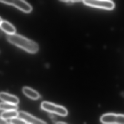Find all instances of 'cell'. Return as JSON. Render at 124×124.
<instances>
[{"label":"cell","instance_id":"10","mask_svg":"<svg viewBox=\"0 0 124 124\" xmlns=\"http://www.w3.org/2000/svg\"><path fill=\"white\" fill-rule=\"evenodd\" d=\"M18 112L17 110L5 111L1 114V118L5 119H11L18 117Z\"/></svg>","mask_w":124,"mask_h":124},{"label":"cell","instance_id":"7","mask_svg":"<svg viewBox=\"0 0 124 124\" xmlns=\"http://www.w3.org/2000/svg\"><path fill=\"white\" fill-rule=\"evenodd\" d=\"M0 98L4 102L8 103L17 105L19 102V100L17 97L3 92L0 93Z\"/></svg>","mask_w":124,"mask_h":124},{"label":"cell","instance_id":"12","mask_svg":"<svg viewBox=\"0 0 124 124\" xmlns=\"http://www.w3.org/2000/svg\"><path fill=\"white\" fill-rule=\"evenodd\" d=\"M10 123L12 124H28L25 120L18 117L11 119Z\"/></svg>","mask_w":124,"mask_h":124},{"label":"cell","instance_id":"15","mask_svg":"<svg viewBox=\"0 0 124 124\" xmlns=\"http://www.w3.org/2000/svg\"><path fill=\"white\" fill-rule=\"evenodd\" d=\"M72 2H77V1H83V0H70Z\"/></svg>","mask_w":124,"mask_h":124},{"label":"cell","instance_id":"4","mask_svg":"<svg viewBox=\"0 0 124 124\" xmlns=\"http://www.w3.org/2000/svg\"><path fill=\"white\" fill-rule=\"evenodd\" d=\"M1 3L12 5L23 12L29 13L33 9L30 4L24 0H0Z\"/></svg>","mask_w":124,"mask_h":124},{"label":"cell","instance_id":"5","mask_svg":"<svg viewBox=\"0 0 124 124\" xmlns=\"http://www.w3.org/2000/svg\"><path fill=\"white\" fill-rule=\"evenodd\" d=\"M100 121L104 124H124V115L106 114L102 116Z\"/></svg>","mask_w":124,"mask_h":124},{"label":"cell","instance_id":"6","mask_svg":"<svg viewBox=\"0 0 124 124\" xmlns=\"http://www.w3.org/2000/svg\"><path fill=\"white\" fill-rule=\"evenodd\" d=\"M18 117L25 120L29 124H47L45 122L38 118L25 111L18 112Z\"/></svg>","mask_w":124,"mask_h":124},{"label":"cell","instance_id":"17","mask_svg":"<svg viewBox=\"0 0 124 124\" xmlns=\"http://www.w3.org/2000/svg\"><path fill=\"white\" fill-rule=\"evenodd\" d=\"M7 124H11V123H10H10H8H8H7Z\"/></svg>","mask_w":124,"mask_h":124},{"label":"cell","instance_id":"14","mask_svg":"<svg viewBox=\"0 0 124 124\" xmlns=\"http://www.w3.org/2000/svg\"><path fill=\"white\" fill-rule=\"evenodd\" d=\"M56 124H66V123H65V122H62L61 121H59L58 122L56 123Z\"/></svg>","mask_w":124,"mask_h":124},{"label":"cell","instance_id":"13","mask_svg":"<svg viewBox=\"0 0 124 124\" xmlns=\"http://www.w3.org/2000/svg\"><path fill=\"white\" fill-rule=\"evenodd\" d=\"M8 123L6 119H4L0 118V124H7Z\"/></svg>","mask_w":124,"mask_h":124},{"label":"cell","instance_id":"16","mask_svg":"<svg viewBox=\"0 0 124 124\" xmlns=\"http://www.w3.org/2000/svg\"><path fill=\"white\" fill-rule=\"evenodd\" d=\"M59 0L61 1H65V2H67L69 1L70 0Z\"/></svg>","mask_w":124,"mask_h":124},{"label":"cell","instance_id":"18","mask_svg":"<svg viewBox=\"0 0 124 124\" xmlns=\"http://www.w3.org/2000/svg\"></svg>","mask_w":124,"mask_h":124},{"label":"cell","instance_id":"9","mask_svg":"<svg viewBox=\"0 0 124 124\" xmlns=\"http://www.w3.org/2000/svg\"><path fill=\"white\" fill-rule=\"evenodd\" d=\"M23 93L31 99L37 100L40 97L39 93L35 90L28 87H24L22 89Z\"/></svg>","mask_w":124,"mask_h":124},{"label":"cell","instance_id":"2","mask_svg":"<svg viewBox=\"0 0 124 124\" xmlns=\"http://www.w3.org/2000/svg\"><path fill=\"white\" fill-rule=\"evenodd\" d=\"M41 108L46 111L54 113L61 116H66L68 114L67 110L65 107L48 101L42 102L41 104Z\"/></svg>","mask_w":124,"mask_h":124},{"label":"cell","instance_id":"3","mask_svg":"<svg viewBox=\"0 0 124 124\" xmlns=\"http://www.w3.org/2000/svg\"><path fill=\"white\" fill-rule=\"evenodd\" d=\"M84 3L92 7L112 10L115 7L114 3L110 0H83Z\"/></svg>","mask_w":124,"mask_h":124},{"label":"cell","instance_id":"1","mask_svg":"<svg viewBox=\"0 0 124 124\" xmlns=\"http://www.w3.org/2000/svg\"><path fill=\"white\" fill-rule=\"evenodd\" d=\"M6 38L9 42L28 53L35 54L38 51V45L36 43L20 35H7Z\"/></svg>","mask_w":124,"mask_h":124},{"label":"cell","instance_id":"8","mask_svg":"<svg viewBox=\"0 0 124 124\" xmlns=\"http://www.w3.org/2000/svg\"><path fill=\"white\" fill-rule=\"evenodd\" d=\"M0 28L7 35H13L16 32L15 27L7 21L2 20L1 18H0Z\"/></svg>","mask_w":124,"mask_h":124},{"label":"cell","instance_id":"11","mask_svg":"<svg viewBox=\"0 0 124 124\" xmlns=\"http://www.w3.org/2000/svg\"><path fill=\"white\" fill-rule=\"evenodd\" d=\"M1 110H17L18 108L17 105L8 103L1 102L0 104Z\"/></svg>","mask_w":124,"mask_h":124}]
</instances>
